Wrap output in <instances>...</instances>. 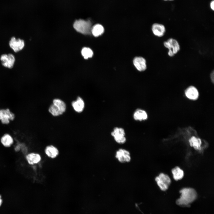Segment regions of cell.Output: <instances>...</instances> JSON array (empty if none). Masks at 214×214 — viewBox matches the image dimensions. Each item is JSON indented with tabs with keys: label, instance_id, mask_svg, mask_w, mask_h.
Returning <instances> with one entry per match:
<instances>
[{
	"label": "cell",
	"instance_id": "4fadbf2b",
	"mask_svg": "<svg viewBox=\"0 0 214 214\" xmlns=\"http://www.w3.org/2000/svg\"><path fill=\"white\" fill-rule=\"evenodd\" d=\"M152 29L153 34L159 37L163 36L166 32L165 26L163 24L158 23L153 24Z\"/></svg>",
	"mask_w": 214,
	"mask_h": 214
},
{
	"label": "cell",
	"instance_id": "4316f807",
	"mask_svg": "<svg viewBox=\"0 0 214 214\" xmlns=\"http://www.w3.org/2000/svg\"><path fill=\"white\" fill-rule=\"evenodd\" d=\"M163 0L166 1H173L174 0Z\"/></svg>",
	"mask_w": 214,
	"mask_h": 214
},
{
	"label": "cell",
	"instance_id": "ffe728a7",
	"mask_svg": "<svg viewBox=\"0 0 214 214\" xmlns=\"http://www.w3.org/2000/svg\"><path fill=\"white\" fill-rule=\"evenodd\" d=\"M104 31V28L100 24H96L92 28L91 33L95 37H98L102 34Z\"/></svg>",
	"mask_w": 214,
	"mask_h": 214
},
{
	"label": "cell",
	"instance_id": "2e32d148",
	"mask_svg": "<svg viewBox=\"0 0 214 214\" xmlns=\"http://www.w3.org/2000/svg\"><path fill=\"white\" fill-rule=\"evenodd\" d=\"M133 117L136 120L141 121L147 119L148 118V115L144 110L138 109L134 112Z\"/></svg>",
	"mask_w": 214,
	"mask_h": 214
},
{
	"label": "cell",
	"instance_id": "3957f363",
	"mask_svg": "<svg viewBox=\"0 0 214 214\" xmlns=\"http://www.w3.org/2000/svg\"><path fill=\"white\" fill-rule=\"evenodd\" d=\"M73 27L81 33L88 34L91 33V23L90 21L81 19L76 20L74 23Z\"/></svg>",
	"mask_w": 214,
	"mask_h": 214
},
{
	"label": "cell",
	"instance_id": "e0dca14e",
	"mask_svg": "<svg viewBox=\"0 0 214 214\" xmlns=\"http://www.w3.org/2000/svg\"><path fill=\"white\" fill-rule=\"evenodd\" d=\"M46 155L49 157L53 158L57 157L59 154L58 149L53 145L48 146L45 150Z\"/></svg>",
	"mask_w": 214,
	"mask_h": 214
},
{
	"label": "cell",
	"instance_id": "ba28073f",
	"mask_svg": "<svg viewBox=\"0 0 214 214\" xmlns=\"http://www.w3.org/2000/svg\"><path fill=\"white\" fill-rule=\"evenodd\" d=\"M0 60L2 61V64L3 66L9 68H12L15 62L14 56L11 54L7 55H2L1 56Z\"/></svg>",
	"mask_w": 214,
	"mask_h": 214
},
{
	"label": "cell",
	"instance_id": "7402d4cb",
	"mask_svg": "<svg viewBox=\"0 0 214 214\" xmlns=\"http://www.w3.org/2000/svg\"><path fill=\"white\" fill-rule=\"evenodd\" d=\"M82 55L85 59H87L92 57L93 52L92 50L89 48L84 47L81 51Z\"/></svg>",
	"mask_w": 214,
	"mask_h": 214
},
{
	"label": "cell",
	"instance_id": "30bf717a",
	"mask_svg": "<svg viewBox=\"0 0 214 214\" xmlns=\"http://www.w3.org/2000/svg\"><path fill=\"white\" fill-rule=\"evenodd\" d=\"M190 145L195 150L199 152L203 150L202 141L199 138L195 136H192L188 139Z\"/></svg>",
	"mask_w": 214,
	"mask_h": 214
},
{
	"label": "cell",
	"instance_id": "7c38bea8",
	"mask_svg": "<svg viewBox=\"0 0 214 214\" xmlns=\"http://www.w3.org/2000/svg\"><path fill=\"white\" fill-rule=\"evenodd\" d=\"M185 93L187 98L192 100H197L199 96L198 90L193 86H190L187 88L185 90Z\"/></svg>",
	"mask_w": 214,
	"mask_h": 214
},
{
	"label": "cell",
	"instance_id": "5bb4252c",
	"mask_svg": "<svg viewBox=\"0 0 214 214\" xmlns=\"http://www.w3.org/2000/svg\"><path fill=\"white\" fill-rule=\"evenodd\" d=\"M133 64L139 71H144L147 67L146 61L142 57H136L134 58L133 61Z\"/></svg>",
	"mask_w": 214,
	"mask_h": 214
},
{
	"label": "cell",
	"instance_id": "277c9868",
	"mask_svg": "<svg viewBox=\"0 0 214 214\" xmlns=\"http://www.w3.org/2000/svg\"><path fill=\"white\" fill-rule=\"evenodd\" d=\"M164 46L169 50L168 54L170 57L174 56L179 51L180 47L178 42L175 39L170 38L163 43Z\"/></svg>",
	"mask_w": 214,
	"mask_h": 214
},
{
	"label": "cell",
	"instance_id": "8992f818",
	"mask_svg": "<svg viewBox=\"0 0 214 214\" xmlns=\"http://www.w3.org/2000/svg\"><path fill=\"white\" fill-rule=\"evenodd\" d=\"M115 157L119 162L122 163H128L131 160L130 152L123 148H120L116 151Z\"/></svg>",
	"mask_w": 214,
	"mask_h": 214
},
{
	"label": "cell",
	"instance_id": "52a82bcc",
	"mask_svg": "<svg viewBox=\"0 0 214 214\" xmlns=\"http://www.w3.org/2000/svg\"><path fill=\"white\" fill-rule=\"evenodd\" d=\"M14 117V114L8 109H0V120L3 124L9 123L10 120H13Z\"/></svg>",
	"mask_w": 214,
	"mask_h": 214
},
{
	"label": "cell",
	"instance_id": "d6986e66",
	"mask_svg": "<svg viewBox=\"0 0 214 214\" xmlns=\"http://www.w3.org/2000/svg\"><path fill=\"white\" fill-rule=\"evenodd\" d=\"M171 172L174 179L176 181L182 179L184 175L183 170L178 166L175 167L173 169L171 170Z\"/></svg>",
	"mask_w": 214,
	"mask_h": 214
},
{
	"label": "cell",
	"instance_id": "9c48e42d",
	"mask_svg": "<svg viewBox=\"0 0 214 214\" xmlns=\"http://www.w3.org/2000/svg\"><path fill=\"white\" fill-rule=\"evenodd\" d=\"M9 45L15 52H17L22 49L24 46V41L19 38L16 40L15 37H12L9 42Z\"/></svg>",
	"mask_w": 214,
	"mask_h": 214
},
{
	"label": "cell",
	"instance_id": "8fae6325",
	"mask_svg": "<svg viewBox=\"0 0 214 214\" xmlns=\"http://www.w3.org/2000/svg\"><path fill=\"white\" fill-rule=\"evenodd\" d=\"M72 106L75 111L78 113L82 112L85 107V103L83 99L78 97L75 100L71 103Z\"/></svg>",
	"mask_w": 214,
	"mask_h": 214
},
{
	"label": "cell",
	"instance_id": "484cf974",
	"mask_svg": "<svg viewBox=\"0 0 214 214\" xmlns=\"http://www.w3.org/2000/svg\"><path fill=\"white\" fill-rule=\"evenodd\" d=\"M2 200L1 198V195H0V207L2 204Z\"/></svg>",
	"mask_w": 214,
	"mask_h": 214
},
{
	"label": "cell",
	"instance_id": "44dd1931",
	"mask_svg": "<svg viewBox=\"0 0 214 214\" xmlns=\"http://www.w3.org/2000/svg\"><path fill=\"white\" fill-rule=\"evenodd\" d=\"M160 181L169 187L171 183V180L167 175L163 173H161L158 176Z\"/></svg>",
	"mask_w": 214,
	"mask_h": 214
},
{
	"label": "cell",
	"instance_id": "cb8c5ba5",
	"mask_svg": "<svg viewBox=\"0 0 214 214\" xmlns=\"http://www.w3.org/2000/svg\"><path fill=\"white\" fill-rule=\"evenodd\" d=\"M210 7L211 9L213 10H214V0L212 1L210 4Z\"/></svg>",
	"mask_w": 214,
	"mask_h": 214
},
{
	"label": "cell",
	"instance_id": "ac0fdd59",
	"mask_svg": "<svg viewBox=\"0 0 214 214\" xmlns=\"http://www.w3.org/2000/svg\"><path fill=\"white\" fill-rule=\"evenodd\" d=\"M1 142L5 147H10L13 143V140L12 137L8 134L4 135L1 138Z\"/></svg>",
	"mask_w": 214,
	"mask_h": 214
},
{
	"label": "cell",
	"instance_id": "9a60e30c",
	"mask_svg": "<svg viewBox=\"0 0 214 214\" xmlns=\"http://www.w3.org/2000/svg\"><path fill=\"white\" fill-rule=\"evenodd\" d=\"M26 159L29 164L33 165L38 163L41 160V157L38 153H31L26 155Z\"/></svg>",
	"mask_w": 214,
	"mask_h": 214
},
{
	"label": "cell",
	"instance_id": "6da1fadb",
	"mask_svg": "<svg viewBox=\"0 0 214 214\" xmlns=\"http://www.w3.org/2000/svg\"><path fill=\"white\" fill-rule=\"evenodd\" d=\"M180 198L176 201V203L182 207H188L197 197V193L195 189L190 188H185L180 190Z\"/></svg>",
	"mask_w": 214,
	"mask_h": 214
},
{
	"label": "cell",
	"instance_id": "603a6c76",
	"mask_svg": "<svg viewBox=\"0 0 214 214\" xmlns=\"http://www.w3.org/2000/svg\"><path fill=\"white\" fill-rule=\"evenodd\" d=\"M155 180L157 185L162 191H165L168 188L169 186L163 183L160 181L158 176L155 177Z\"/></svg>",
	"mask_w": 214,
	"mask_h": 214
},
{
	"label": "cell",
	"instance_id": "5b68a950",
	"mask_svg": "<svg viewBox=\"0 0 214 214\" xmlns=\"http://www.w3.org/2000/svg\"><path fill=\"white\" fill-rule=\"evenodd\" d=\"M111 135L115 141L119 144H123L126 141L125 133L124 129L121 128H115L111 132Z\"/></svg>",
	"mask_w": 214,
	"mask_h": 214
},
{
	"label": "cell",
	"instance_id": "7a4b0ae2",
	"mask_svg": "<svg viewBox=\"0 0 214 214\" xmlns=\"http://www.w3.org/2000/svg\"><path fill=\"white\" fill-rule=\"evenodd\" d=\"M66 105L65 103L59 98L54 99L52 103L48 109L50 113L54 117H57L62 115L66 110Z\"/></svg>",
	"mask_w": 214,
	"mask_h": 214
},
{
	"label": "cell",
	"instance_id": "d4e9b609",
	"mask_svg": "<svg viewBox=\"0 0 214 214\" xmlns=\"http://www.w3.org/2000/svg\"><path fill=\"white\" fill-rule=\"evenodd\" d=\"M214 71H213L210 74V78L212 81L213 82H214Z\"/></svg>",
	"mask_w": 214,
	"mask_h": 214
}]
</instances>
